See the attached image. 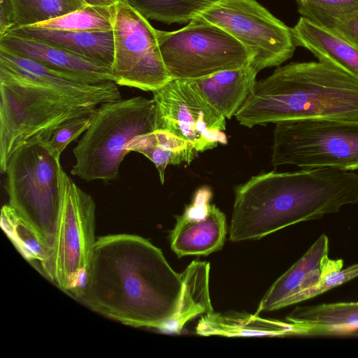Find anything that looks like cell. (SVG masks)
<instances>
[{
	"label": "cell",
	"mask_w": 358,
	"mask_h": 358,
	"mask_svg": "<svg viewBox=\"0 0 358 358\" xmlns=\"http://www.w3.org/2000/svg\"><path fill=\"white\" fill-rule=\"evenodd\" d=\"M113 31L111 73L117 85L152 92L173 80L161 55L156 29L124 0L115 6Z\"/></svg>",
	"instance_id": "11"
},
{
	"label": "cell",
	"mask_w": 358,
	"mask_h": 358,
	"mask_svg": "<svg viewBox=\"0 0 358 358\" xmlns=\"http://www.w3.org/2000/svg\"><path fill=\"white\" fill-rule=\"evenodd\" d=\"M358 203V173L331 168L271 171L235 188L229 240H257Z\"/></svg>",
	"instance_id": "3"
},
{
	"label": "cell",
	"mask_w": 358,
	"mask_h": 358,
	"mask_svg": "<svg viewBox=\"0 0 358 358\" xmlns=\"http://www.w3.org/2000/svg\"><path fill=\"white\" fill-rule=\"evenodd\" d=\"M182 274L180 308L170 332L180 334L185 324L201 314L213 311L209 290L210 264L192 261Z\"/></svg>",
	"instance_id": "22"
},
{
	"label": "cell",
	"mask_w": 358,
	"mask_h": 358,
	"mask_svg": "<svg viewBox=\"0 0 358 358\" xmlns=\"http://www.w3.org/2000/svg\"><path fill=\"white\" fill-rule=\"evenodd\" d=\"M329 239L321 234L308 250L270 287L260 301L255 315L287 307L289 300L317 283L323 276L343 268L342 259L329 257Z\"/></svg>",
	"instance_id": "14"
},
{
	"label": "cell",
	"mask_w": 358,
	"mask_h": 358,
	"mask_svg": "<svg viewBox=\"0 0 358 358\" xmlns=\"http://www.w3.org/2000/svg\"><path fill=\"white\" fill-rule=\"evenodd\" d=\"M92 116V114L77 117L65 122L56 128L48 139V144L51 150L61 157L67 145L89 128Z\"/></svg>",
	"instance_id": "29"
},
{
	"label": "cell",
	"mask_w": 358,
	"mask_h": 358,
	"mask_svg": "<svg viewBox=\"0 0 358 358\" xmlns=\"http://www.w3.org/2000/svg\"><path fill=\"white\" fill-rule=\"evenodd\" d=\"M48 138H32L13 153L6 171V189L8 204L36 231L51 256L64 170L60 156L48 144Z\"/></svg>",
	"instance_id": "6"
},
{
	"label": "cell",
	"mask_w": 358,
	"mask_h": 358,
	"mask_svg": "<svg viewBox=\"0 0 358 358\" xmlns=\"http://www.w3.org/2000/svg\"><path fill=\"white\" fill-rule=\"evenodd\" d=\"M0 35L14 27L12 0H0Z\"/></svg>",
	"instance_id": "31"
},
{
	"label": "cell",
	"mask_w": 358,
	"mask_h": 358,
	"mask_svg": "<svg viewBox=\"0 0 358 358\" xmlns=\"http://www.w3.org/2000/svg\"><path fill=\"white\" fill-rule=\"evenodd\" d=\"M121 99L112 80L81 83L0 48L1 173H6L13 153L29 139L50 137L65 122Z\"/></svg>",
	"instance_id": "2"
},
{
	"label": "cell",
	"mask_w": 358,
	"mask_h": 358,
	"mask_svg": "<svg viewBox=\"0 0 358 358\" xmlns=\"http://www.w3.org/2000/svg\"><path fill=\"white\" fill-rule=\"evenodd\" d=\"M196 334L200 336H293L289 322L260 317L245 313L214 311L203 315L199 320Z\"/></svg>",
	"instance_id": "20"
},
{
	"label": "cell",
	"mask_w": 358,
	"mask_h": 358,
	"mask_svg": "<svg viewBox=\"0 0 358 358\" xmlns=\"http://www.w3.org/2000/svg\"><path fill=\"white\" fill-rule=\"evenodd\" d=\"M357 277L358 263L350 265L346 268L332 271L325 274L315 285L291 298L287 303V306L316 297Z\"/></svg>",
	"instance_id": "28"
},
{
	"label": "cell",
	"mask_w": 358,
	"mask_h": 358,
	"mask_svg": "<svg viewBox=\"0 0 358 358\" xmlns=\"http://www.w3.org/2000/svg\"><path fill=\"white\" fill-rule=\"evenodd\" d=\"M302 17L321 25L358 10V0H296Z\"/></svg>",
	"instance_id": "27"
},
{
	"label": "cell",
	"mask_w": 358,
	"mask_h": 358,
	"mask_svg": "<svg viewBox=\"0 0 358 358\" xmlns=\"http://www.w3.org/2000/svg\"><path fill=\"white\" fill-rule=\"evenodd\" d=\"M0 48L34 59L81 83L113 81L109 66L52 44L6 32L0 35Z\"/></svg>",
	"instance_id": "15"
},
{
	"label": "cell",
	"mask_w": 358,
	"mask_h": 358,
	"mask_svg": "<svg viewBox=\"0 0 358 358\" xmlns=\"http://www.w3.org/2000/svg\"><path fill=\"white\" fill-rule=\"evenodd\" d=\"M155 100L138 96L100 105L73 149L71 174L87 182L113 180L135 137L157 129Z\"/></svg>",
	"instance_id": "5"
},
{
	"label": "cell",
	"mask_w": 358,
	"mask_h": 358,
	"mask_svg": "<svg viewBox=\"0 0 358 358\" xmlns=\"http://www.w3.org/2000/svg\"><path fill=\"white\" fill-rule=\"evenodd\" d=\"M257 73L249 64L192 81L216 110L230 119L252 90Z\"/></svg>",
	"instance_id": "19"
},
{
	"label": "cell",
	"mask_w": 358,
	"mask_h": 358,
	"mask_svg": "<svg viewBox=\"0 0 358 358\" xmlns=\"http://www.w3.org/2000/svg\"><path fill=\"white\" fill-rule=\"evenodd\" d=\"M322 26L336 30L358 47V10L332 19Z\"/></svg>",
	"instance_id": "30"
},
{
	"label": "cell",
	"mask_w": 358,
	"mask_h": 358,
	"mask_svg": "<svg viewBox=\"0 0 358 358\" xmlns=\"http://www.w3.org/2000/svg\"><path fill=\"white\" fill-rule=\"evenodd\" d=\"M195 17L215 24L252 54L250 64L259 71L290 59L296 49L292 28L256 0H219Z\"/></svg>",
	"instance_id": "10"
},
{
	"label": "cell",
	"mask_w": 358,
	"mask_h": 358,
	"mask_svg": "<svg viewBox=\"0 0 358 358\" xmlns=\"http://www.w3.org/2000/svg\"><path fill=\"white\" fill-rule=\"evenodd\" d=\"M95 212L92 196L64 171L49 279L62 290L79 299L88 282L96 241Z\"/></svg>",
	"instance_id": "8"
},
{
	"label": "cell",
	"mask_w": 358,
	"mask_h": 358,
	"mask_svg": "<svg viewBox=\"0 0 358 358\" xmlns=\"http://www.w3.org/2000/svg\"><path fill=\"white\" fill-rule=\"evenodd\" d=\"M271 164L277 168L358 170V120L307 119L275 123Z\"/></svg>",
	"instance_id": "7"
},
{
	"label": "cell",
	"mask_w": 358,
	"mask_h": 358,
	"mask_svg": "<svg viewBox=\"0 0 358 358\" xmlns=\"http://www.w3.org/2000/svg\"><path fill=\"white\" fill-rule=\"evenodd\" d=\"M115 6L106 7L87 5L58 17L30 26L76 31L112 30Z\"/></svg>",
	"instance_id": "25"
},
{
	"label": "cell",
	"mask_w": 358,
	"mask_h": 358,
	"mask_svg": "<svg viewBox=\"0 0 358 358\" xmlns=\"http://www.w3.org/2000/svg\"><path fill=\"white\" fill-rule=\"evenodd\" d=\"M127 150L143 154L153 162L162 184L168 165L189 164L198 152L190 143L164 129L135 137L128 143Z\"/></svg>",
	"instance_id": "21"
},
{
	"label": "cell",
	"mask_w": 358,
	"mask_h": 358,
	"mask_svg": "<svg viewBox=\"0 0 358 358\" xmlns=\"http://www.w3.org/2000/svg\"><path fill=\"white\" fill-rule=\"evenodd\" d=\"M164 64L172 79L193 80L250 64L252 54L221 27L196 17L173 31L156 29Z\"/></svg>",
	"instance_id": "9"
},
{
	"label": "cell",
	"mask_w": 358,
	"mask_h": 358,
	"mask_svg": "<svg viewBox=\"0 0 358 358\" xmlns=\"http://www.w3.org/2000/svg\"><path fill=\"white\" fill-rule=\"evenodd\" d=\"M285 320L292 324L294 336L358 335V301L296 306Z\"/></svg>",
	"instance_id": "16"
},
{
	"label": "cell",
	"mask_w": 358,
	"mask_h": 358,
	"mask_svg": "<svg viewBox=\"0 0 358 358\" xmlns=\"http://www.w3.org/2000/svg\"><path fill=\"white\" fill-rule=\"evenodd\" d=\"M1 227L22 255L31 264H39L49 278L50 250L36 231L9 204L1 208Z\"/></svg>",
	"instance_id": "23"
},
{
	"label": "cell",
	"mask_w": 358,
	"mask_h": 358,
	"mask_svg": "<svg viewBox=\"0 0 358 358\" xmlns=\"http://www.w3.org/2000/svg\"><path fill=\"white\" fill-rule=\"evenodd\" d=\"M146 19L187 23L219 0H124Z\"/></svg>",
	"instance_id": "24"
},
{
	"label": "cell",
	"mask_w": 358,
	"mask_h": 358,
	"mask_svg": "<svg viewBox=\"0 0 358 358\" xmlns=\"http://www.w3.org/2000/svg\"><path fill=\"white\" fill-rule=\"evenodd\" d=\"M235 117L250 128L307 119L358 120V79L320 61L289 63L257 81Z\"/></svg>",
	"instance_id": "4"
},
{
	"label": "cell",
	"mask_w": 358,
	"mask_h": 358,
	"mask_svg": "<svg viewBox=\"0 0 358 358\" xmlns=\"http://www.w3.org/2000/svg\"><path fill=\"white\" fill-rule=\"evenodd\" d=\"M6 32L52 44L102 63L111 69L114 59L113 31H76L15 26Z\"/></svg>",
	"instance_id": "18"
},
{
	"label": "cell",
	"mask_w": 358,
	"mask_h": 358,
	"mask_svg": "<svg viewBox=\"0 0 358 358\" xmlns=\"http://www.w3.org/2000/svg\"><path fill=\"white\" fill-rule=\"evenodd\" d=\"M182 274L147 239L99 237L90 278L80 298L94 311L134 327L170 332L180 308Z\"/></svg>",
	"instance_id": "1"
},
{
	"label": "cell",
	"mask_w": 358,
	"mask_h": 358,
	"mask_svg": "<svg viewBox=\"0 0 358 358\" xmlns=\"http://www.w3.org/2000/svg\"><path fill=\"white\" fill-rule=\"evenodd\" d=\"M88 6L110 7L117 4L122 0H83Z\"/></svg>",
	"instance_id": "32"
},
{
	"label": "cell",
	"mask_w": 358,
	"mask_h": 358,
	"mask_svg": "<svg viewBox=\"0 0 358 358\" xmlns=\"http://www.w3.org/2000/svg\"><path fill=\"white\" fill-rule=\"evenodd\" d=\"M157 107V129L190 143L197 152L226 145V118L192 80L173 79L152 92Z\"/></svg>",
	"instance_id": "12"
},
{
	"label": "cell",
	"mask_w": 358,
	"mask_h": 358,
	"mask_svg": "<svg viewBox=\"0 0 358 358\" xmlns=\"http://www.w3.org/2000/svg\"><path fill=\"white\" fill-rule=\"evenodd\" d=\"M12 2L14 27L34 25L87 6L83 0H12Z\"/></svg>",
	"instance_id": "26"
},
{
	"label": "cell",
	"mask_w": 358,
	"mask_h": 358,
	"mask_svg": "<svg viewBox=\"0 0 358 358\" xmlns=\"http://www.w3.org/2000/svg\"><path fill=\"white\" fill-rule=\"evenodd\" d=\"M292 29L296 45L358 79V47L338 31L302 16Z\"/></svg>",
	"instance_id": "17"
},
{
	"label": "cell",
	"mask_w": 358,
	"mask_h": 358,
	"mask_svg": "<svg viewBox=\"0 0 358 358\" xmlns=\"http://www.w3.org/2000/svg\"><path fill=\"white\" fill-rule=\"evenodd\" d=\"M209 187L199 188L192 203L176 217L169 238L173 252L178 258L188 255H208L224 245L227 232L224 214L210 203Z\"/></svg>",
	"instance_id": "13"
}]
</instances>
